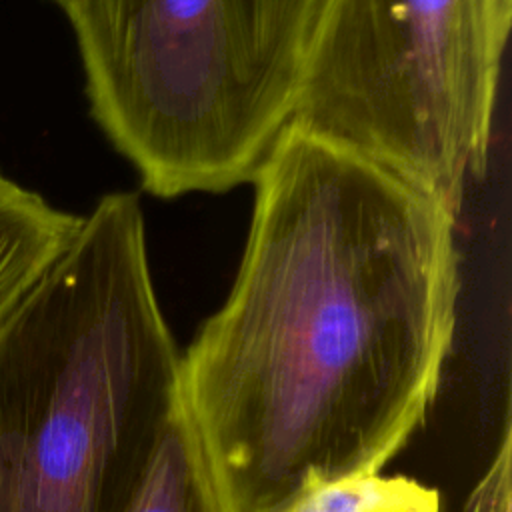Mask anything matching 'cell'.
Masks as SVG:
<instances>
[{"instance_id":"6da1fadb","label":"cell","mask_w":512,"mask_h":512,"mask_svg":"<svg viewBox=\"0 0 512 512\" xmlns=\"http://www.w3.org/2000/svg\"><path fill=\"white\" fill-rule=\"evenodd\" d=\"M250 184L240 266L180 396L224 512H290L424 424L456 330L458 218L294 122Z\"/></svg>"},{"instance_id":"7a4b0ae2","label":"cell","mask_w":512,"mask_h":512,"mask_svg":"<svg viewBox=\"0 0 512 512\" xmlns=\"http://www.w3.org/2000/svg\"><path fill=\"white\" fill-rule=\"evenodd\" d=\"M136 192L0 306V512H122L180 398Z\"/></svg>"},{"instance_id":"3957f363","label":"cell","mask_w":512,"mask_h":512,"mask_svg":"<svg viewBox=\"0 0 512 512\" xmlns=\"http://www.w3.org/2000/svg\"><path fill=\"white\" fill-rule=\"evenodd\" d=\"M318 0H74L92 120L156 198L250 184L292 118Z\"/></svg>"},{"instance_id":"277c9868","label":"cell","mask_w":512,"mask_h":512,"mask_svg":"<svg viewBox=\"0 0 512 512\" xmlns=\"http://www.w3.org/2000/svg\"><path fill=\"white\" fill-rule=\"evenodd\" d=\"M512 0H318L290 122L460 216L490 154Z\"/></svg>"},{"instance_id":"5b68a950","label":"cell","mask_w":512,"mask_h":512,"mask_svg":"<svg viewBox=\"0 0 512 512\" xmlns=\"http://www.w3.org/2000/svg\"><path fill=\"white\" fill-rule=\"evenodd\" d=\"M82 218L0 170V306L22 296L52 266L74 240Z\"/></svg>"},{"instance_id":"8992f818","label":"cell","mask_w":512,"mask_h":512,"mask_svg":"<svg viewBox=\"0 0 512 512\" xmlns=\"http://www.w3.org/2000/svg\"><path fill=\"white\" fill-rule=\"evenodd\" d=\"M122 512H224L182 396L164 422Z\"/></svg>"},{"instance_id":"52a82bcc","label":"cell","mask_w":512,"mask_h":512,"mask_svg":"<svg viewBox=\"0 0 512 512\" xmlns=\"http://www.w3.org/2000/svg\"><path fill=\"white\" fill-rule=\"evenodd\" d=\"M290 512H440V496L416 478L376 472L322 484Z\"/></svg>"},{"instance_id":"ba28073f","label":"cell","mask_w":512,"mask_h":512,"mask_svg":"<svg viewBox=\"0 0 512 512\" xmlns=\"http://www.w3.org/2000/svg\"><path fill=\"white\" fill-rule=\"evenodd\" d=\"M510 468H512V428L506 418L498 450L470 492L466 512H510Z\"/></svg>"},{"instance_id":"9c48e42d","label":"cell","mask_w":512,"mask_h":512,"mask_svg":"<svg viewBox=\"0 0 512 512\" xmlns=\"http://www.w3.org/2000/svg\"><path fill=\"white\" fill-rule=\"evenodd\" d=\"M56 6H60L64 10V14L70 10V6L74 4V0H52Z\"/></svg>"}]
</instances>
